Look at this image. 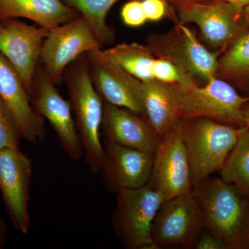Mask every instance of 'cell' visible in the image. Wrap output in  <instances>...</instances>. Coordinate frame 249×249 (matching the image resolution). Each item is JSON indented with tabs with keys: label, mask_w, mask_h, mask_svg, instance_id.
<instances>
[{
	"label": "cell",
	"mask_w": 249,
	"mask_h": 249,
	"mask_svg": "<svg viewBox=\"0 0 249 249\" xmlns=\"http://www.w3.org/2000/svg\"><path fill=\"white\" fill-rule=\"evenodd\" d=\"M193 190L205 228L231 249L249 247V204L240 190L221 178H207Z\"/></svg>",
	"instance_id": "cell-1"
},
{
	"label": "cell",
	"mask_w": 249,
	"mask_h": 249,
	"mask_svg": "<svg viewBox=\"0 0 249 249\" xmlns=\"http://www.w3.org/2000/svg\"><path fill=\"white\" fill-rule=\"evenodd\" d=\"M77 130L84 148L90 171L101 170L105 157L100 139L102 127L103 102L90 77L86 53L72 62L64 73Z\"/></svg>",
	"instance_id": "cell-2"
},
{
	"label": "cell",
	"mask_w": 249,
	"mask_h": 249,
	"mask_svg": "<svg viewBox=\"0 0 249 249\" xmlns=\"http://www.w3.org/2000/svg\"><path fill=\"white\" fill-rule=\"evenodd\" d=\"M182 123L193 189L222 170L237 142L240 127L207 118L182 119Z\"/></svg>",
	"instance_id": "cell-3"
},
{
	"label": "cell",
	"mask_w": 249,
	"mask_h": 249,
	"mask_svg": "<svg viewBox=\"0 0 249 249\" xmlns=\"http://www.w3.org/2000/svg\"><path fill=\"white\" fill-rule=\"evenodd\" d=\"M180 118H207L237 127H244L243 106L249 97H243L226 80L214 78L204 85L196 80L183 84H170Z\"/></svg>",
	"instance_id": "cell-4"
},
{
	"label": "cell",
	"mask_w": 249,
	"mask_h": 249,
	"mask_svg": "<svg viewBox=\"0 0 249 249\" xmlns=\"http://www.w3.org/2000/svg\"><path fill=\"white\" fill-rule=\"evenodd\" d=\"M147 43L155 58L173 62L197 81L206 84L217 78L220 52H210L195 33L178 20L168 32L149 36Z\"/></svg>",
	"instance_id": "cell-5"
},
{
	"label": "cell",
	"mask_w": 249,
	"mask_h": 249,
	"mask_svg": "<svg viewBox=\"0 0 249 249\" xmlns=\"http://www.w3.org/2000/svg\"><path fill=\"white\" fill-rule=\"evenodd\" d=\"M116 193L113 222L121 242L130 249H155L152 227L165 201L163 196L148 183L141 188L121 190Z\"/></svg>",
	"instance_id": "cell-6"
},
{
	"label": "cell",
	"mask_w": 249,
	"mask_h": 249,
	"mask_svg": "<svg viewBox=\"0 0 249 249\" xmlns=\"http://www.w3.org/2000/svg\"><path fill=\"white\" fill-rule=\"evenodd\" d=\"M182 24H196L213 48L222 50L244 30L242 14L220 0H166Z\"/></svg>",
	"instance_id": "cell-7"
},
{
	"label": "cell",
	"mask_w": 249,
	"mask_h": 249,
	"mask_svg": "<svg viewBox=\"0 0 249 249\" xmlns=\"http://www.w3.org/2000/svg\"><path fill=\"white\" fill-rule=\"evenodd\" d=\"M101 47L89 24L80 16L49 31L42 45L40 61L49 79L59 85L72 62L83 54Z\"/></svg>",
	"instance_id": "cell-8"
},
{
	"label": "cell",
	"mask_w": 249,
	"mask_h": 249,
	"mask_svg": "<svg viewBox=\"0 0 249 249\" xmlns=\"http://www.w3.org/2000/svg\"><path fill=\"white\" fill-rule=\"evenodd\" d=\"M148 183L162 195L165 201L193 192L182 119L161 137L154 154Z\"/></svg>",
	"instance_id": "cell-9"
},
{
	"label": "cell",
	"mask_w": 249,
	"mask_h": 249,
	"mask_svg": "<svg viewBox=\"0 0 249 249\" xmlns=\"http://www.w3.org/2000/svg\"><path fill=\"white\" fill-rule=\"evenodd\" d=\"M30 98L36 112L49 121L64 152L71 160H81L85 155L84 148L71 104L62 96L57 85L49 79L43 69L36 70Z\"/></svg>",
	"instance_id": "cell-10"
},
{
	"label": "cell",
	"mask_w": 249,
	"mask_h": 249,
	"mask_svg": "<svg viewBox=\"0 0 249 249\" xmlns=\"http://www.w3.org/2000/svg\"><path fill=\"white\" fill-rule=\"evenodd\" d=\"M204 229L202 211L193 191L163 203L152 224V242L155 249L193 247Z\"/></svg>",
	"instance_id": "cell-11"
},
{
	"label": "cell",
	"mask_w": 249,
	"mask_h": 249,
	"mask_svg": "<svg viewBox=\"0 0 249 249\" xmlns=\"http://www.w3.org/2000/svg\"><path fill=\"white\" fill-rule=\"evenodd\" d=\"M32 175V162L19 147L0 151V191L13 226L24 235L31 227L29 203Z\"/></svg>",
	"instance_id": "cell-12"
},
{
	"label": "cell",
	"mask_w": 249,
	"mask_h": 249,
	"mask_svg": "<svg viewBox=\"0 0 249 249\" xmlns=\"http://www.w3.org/2000/svg\"><path fill=\"white\" fill-rule=\"evenodd\" d=\"M49 31L17 19L0 21V53L17 70L30 97L37 62Z\"/></svg>",
	"instance_id": "cell-13"
},
{
	"label": "cell",
	"mask_w": 249,
	"mask_h": 249,
	"mask_svg": "<svg viewBox=\"0 0 249 249\" xmlns=\"http://www.w3.org/2000/svg\"><path fill=\"white\" fill-rule=\"evenodd\" d=\"M103 57L109 70L138 98L147 121L160 137L178 124L181 118L171 85L156 79L139 80L124 71L103 52Z\"/></svg>",
	"instance_id": "cell-14"
},
{
	"label": "cell",
	"mask_w": 249,
	"mask_h": 249,
	"mask_svg": "<svg viewBox=\"0 0 249 249\" xmlns=\"http://www.w3.org/2000/svg\"><path fill=\"white\" fill-rule=\"evenodd\" d=\"M105 157L100 172L109 190L116 193L145 186L150 181L153 154L119 145L105 139Z\"/></svg>",
	"instance_id": "cell-15"
},
{
	"label": "cell",
	"mask_w": 249,
	"mask_h": 249,
	"mask_svg": "<svg viewBox=\"0 0 249 249\" xmlns=\"http://www.w3.org/2000/svg\"><path fill=\"white\" fill-rule=\"evenodd\" d=\"M0 98L12 113L22 139L33 144L45 141L47 135L45 119L33 107L19 73L1 53Z\"/></svg>",
	"instance_id": "cell-16"
},
{
	"label": "cell",
	"mask_w": 249,
	"mask_h": 249,
	"mask_svg": "<svg viewBox=\"0 0 249 249\" xmlns=\"http://www.w3.org/2000/svg\"><path fill=\"white\" fill-rule=\"evenodd\" d=\"M102 129L107 140L153 155L161 140L145 116L106 102L103 103Z\"/></svg>",
	"instance_id": "cell-17"
},
{
	"label": "cell",
	"mask_w": 249,
	"mask_h": 249,
	"mask_svg": "<svg viewBox=\"0 0 249 249\" xmlns=\"http://www.w3.org/2000/svg\"><path fill=\"white\" fill-rule=\"evenodd\" d=\"M80 16L62 0H0V21L26 18L50 30Z\"/></svg>",
	"instance_id": "cell-18"
},
{
	"label": "cell",
	"mask_w": 249,
	"mask_h": 249,
	"mask_svg": "<svg viewBox=\"0 0 249 249\" xmlns=\"http://www.w3.org/2000/svg\"><path fill=\"white\" fill-rule=\"evenodd\" d=\"M86 57L93 87L103 101L127 108L145 118L143 107L135 94L106 66L102 49L86 53Z\"/></svg>",
	"instance_id": "cell-19"
},
{
	"label": "cell",
	"mask_w": 249,
	"mask_h": 249,
	"mask_svg": "<svg viewBox=\"0 0 249 249\" xmlns=\"http://www.w3.org/2000/svg\"><path fill=\"white\" fill-rule=\"evenodd\" d=\"M103 52L131 76L144 81L155 79L152 67L155 56L147 45L121 43Z\"/></svg>",
	"instance_id": "cell-20"
},
{
	"label": "cell",
	"mask_w": 249,
	"mask_h": 249,
	"mask_svg": "<svg viewBox=\"0 0 249 249\" xmlns=\"http://www.w3.org/2000/svg\"><path fill=\"white\" fill-rule=\"evenodd\" d=\"M218 60L217 78L249 84V31L243 30Z\"/></svg>",
	"instance_id": "cell-21"
},
{
	"label": "cell",
	"mask_w": 249,
	"mask_h": 249,
	"mask_svg": "<svg viewBox=\"0 0 249 249\" xmlns=\"http://www.w3.org/2000/svg\"><path fill=\"white\" fill-rule=\"evenodd\" d=\"M221 178L249 198V128L240 127L235 146L220 170Z\"/></svg>",
	"instance_id": "cell-22"
},
{
	"label": "cell",
	"mask_w": 249,
	"mask_h": 249,
	"mask_svg": "<svg viewBox=\"0 0 249 249\" xmlns=\"http://www.w3.org/2000/svg\"><path fill=\"white\" fill-rule=\"evenodd\" d=\"M76 10L93 31L101 46L109 45L115 39L114 29L107 25L109 10L119 0H62Z\"/></svg>",
	"instance_id": "cell-23"
},
{
	"label": "cell",
	"mask_w": 249,
	"mask_h": 249,
	"mask_svg": "<svg viewBox=\"0 0 249 249\" xmlns=\"http://www.w3.org/2000/svg\"><path fill=\"white\" fill-rule=\"evenodd\" d=\"M22 139L12 113L0 98V151L6 148H18Z\"/></svg>",
	"instance_id": "cell-24"
},
{
	"label": "cell",
	"mask_w": 249,
	"mask_h": 249,
	"mask_svg": "<svg viewBox=\"0 0 249 249\" xmlns=\"http://www.w3.org/2000/svg\"><path fill=\"white\" fill-rule=\"evenodd\" d=\"M152 72L155 79L168 84H183L196 80L165 59L155 58Z\"/></svg>",
	"instance_id": "cell-25"
},
{
	"label": "cell",
	"mask_w": 249,
	"mask_h": 249,
	"mask_svg": "<svg viewBox=\"0 0 249 249\" xmlns=\"http://www.w3.org/2000/svg\"><path fill=\"white\" fill-rule=\"evenodd\" d=\"M121 16L124 24L131 27H141L147 21L142 0H131L125 3L121 9Z\"/></svg>",
	"instance_id": "cell-26"
},
{
	"label": "cell",
	"mask_w": 249,
	"mask_h": 249,
	"mask_svg": "<svg viewBox=\"0 0 249 249\" xmlns=\"http://www.w3.org/2000/svg\"><path fill=\"white\" fill-rule=\"evenodd\" d=\"M144 12L147 21L157 22L165 16L169 17L173 12V8L166 0H142Z\"/></svg>",
	"instance_id": "cell-27"
},
{
	"label": "cell",
	"mask_w": 249,
	"mask_h": 249,
	"mask_svg": "<svg viewBox=\"0 0 249 249\" xmlns=\"http://www.w3.org/2000/svg\"><path fill=\"white\" fill-rule=\"evenodd\" d=\"M195 247L197 249H231L225 241L208 230L206 232H201Z\"/></svg>",
	"instance_id": "cell-28"
},
{
	"label": "cell",
	"mask_w": 249,
	"mask_h": 249,
	"mask_svg": "<svg viewBox=\"0 0 249 249\" xmlns=\"http://www.w3.org/2000/svg\"><path fill=\"white\" fill-rule=\"evenodd\" d=\"M7 238V227L6 222L0 216V249L4 248Z\"/></svg>",
	"instance_id": "cell-29"
},
{
	"label": "cell",
	"mask_w": 249,
	"mask_h": 249,
	"mask_svg": "<svg viewBox=\"0 0 249 249\" xmlns=\"http://www.w3.org/2000/svg\"><path fill=\"white\" fill-rule=\"evenodd\" d=\"M199 1H202V0H199ZM220 1H226L231 4L241 14L246 6L249 4V0H220Z\"/></svg>",
	"instance_id": "cell-30"
},
{
	"label": "cell",
	"mask_w": 249,
	"mask_h": 249,
	"mask_svg": "<svg viewBox=\"0 0 249 249\" xmlns=\"http://www.w3.org/2000/svg\"><path fill=\"white\" fill-rule=\"evenodd\" d=\"M242 116L245 121V127L249 128V103H247L243 106L242 109Z\"/></svg>",
	"instance_id": "cell-31"
},
{
	"label": "cell",
	"mask_w": 249,
	"mask_h": 249,
	"mask_svg": "<svg viewBox=\"0 0 249 249\" xmlns=\"http://www.w3.org/2000/svg\"><path fill=\"white\" fill-rule=\"evenodd\" d=\"M242 19L246 27H249V4L244 9L242 13Z\"/></svg>",
	"instance_id": "cell-32"
}]
</instances>
